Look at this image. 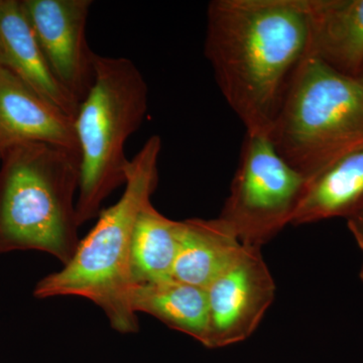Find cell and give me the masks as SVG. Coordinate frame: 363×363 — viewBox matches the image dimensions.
<instances>
[{
	"instance_id": "5",
	"label": "cell",
	"mask_w": 363,
	"mask_h": 363,
	"mask_svg": "<svg viewBox=\"0 0 363 363\" xmlns=\"http://www.w3.org/2000/svg\"><path fill=\"white\" fill-rule=\"evenodd\" d=\"M272 145L307 181L363 145V83L309 56L269 133Z\"/></svg>"
},
{
	"instance_id": "3",
	"label": "cell",
	"mask_w": 363,
	"mask_h": 363,
	"mask_svg": "<svg viewBox=\"0 0 363 363\" xmlns=\"http://www.w3.org/2000/svg\"><path fill=\"white\" fill-rule=\"evenodd\" d=\"M0 178V242L49 253L65 266L77 250L80 157L47 145L7 150Z\"/></svg>"
},
{
	"instance_id": "9",
	"label": "cell",
	"mask_w": 363,
	"mask_h": 363,
	"mask_svg": "<svg viewBox=\"0 0 363 363\" xmlns=\"http://www.w3.org/2000/svg\"><path fill=\"white\" fill-rule=\"evenodd\" d=\"M30 143L56 145L79 155L73 119L0 65V155Z\"/></svg>"
},
{
	"instance_id": "7",
	"label": "cell",
	"mask_w": 363,
	"mask_h": 363,
	"mask_svg": "<svg viewBox=\"0 0 363 363\" xmlns=\"http://www.w3.org/2000/svg\"><path fill=\"white\" fill-rule=\"evenodd\" d=\"M276 283L262 248L245 247L205 289L208 323L204 346L220 348L252 335L274 298Z\"/></svg>"
},
{
	"instance_id": "1",
	"label": "cell",
	"mask_w": 363,
	"mask_h": 363,
	"mask_svg": "<svg viewBox=\"0 0 363 363\" xmlns=\"http://www.w3.org/2000/svg\"><path fill=\"white\" fill-rule=\"evenodd\" d=\"M204 55L245 131L269 135L310 56L307 0H212Z\"/></svg>"
},
{
	"instance_id": "10",
	"label": "cell",
	"mask_w": 363,
	"mask_h": 363,
	"mask_svg": "<svg viewBox=\"0 0 363 363\" xmlns=\"http://www.w3.org/2000/svg\"><path fill=\"white\" fill-rule=\"evenodd\" d=\"M0 65L74 121L79 104L55 78L21 1L0 0Z\"/></svg>"
},
{
	"instance_id": "14",
	"label": "cell",
	"mask_w": 363,
	"mask_h": 363,
	"mask_svg": "<svg viewBox=\"0 0 363 363\" xmlns=\"http://www.w3.org/2000/svg\"><path fill=\"white\" fill-rule=\"evenodd\" d=\"M130 304L135 314H149L204 345L208 323L205 289L173 278L140 284L131 289Z\"/></svg>"
},
{
	"instance_id": "13",
	"label": "cell",
	"mask_w": 363,
	"mask_h": 363,
	"mask_svg": "<svg viewBox=\"0 0 363 363\" xmlns=\"http://www.w3.org/2000/svg\"><path fill=\"white\" fill-rule=\"evenodd\" d=\"M363 203V145L307 181L293 225L347 219Z\"/></svg>"
},
{
	"instance_id": "8",
	"label": "cell",
	"mask_w": 363,
	"mask_h": 363,
	"mask_svg": "<svg viewBox=\"0 0 363 363\" xmlns=\"http://www.w3.org/2000/svg\"><path fill=\"white\" fill-rule=\"evenodd\" d=\"M91 0H23V11L55 78L78 104L95 79L97 55L86 37Z\"/></svg>"
},
{
	"instance_id": "11",
	"label": "cell",
	"mask_w": 363,
	"mask_h": 363,
	"mask_svg": "<svg viewBox=\"0 0 363 363\" xmlns=\"http://www.w3.org/2000/svg\"><path fill=\"white\" fill-rule=\"evenodd\" d=\"M310 56L357 78L363 66V0H307Z\"/></svg>"
},
{
	"instance_id": "16",
	"label": "cell",
	"mask_w": 363,
	"mask_h": 363,
	"mask_svg": "<svg viewBox=\"0 0 363 363\" xmlns=\"http://www.w3.org/2000/svg\"><path fill=\"white\" fill-rule=\"evenodd\" d=\"M346 220H347L348 229L352 234L354 240L357 241L358 248L362 252V260L359 276L363 281V203L357 211L353 212Z\"/></svg>"
},
{
	"instance_id": "17",
	"label": "cell",
	"mask_w": 363,
	"mask_h": 363,
	"mask_svg": "<svg viewBox=\"0 0 363 363\" xmlns=\"http://www.w3.org/2000/svg\"><path fill=\"white\" fill-rule=\"evenodd\" d=\"M357 79H358V80H359L360 82L363 83V66L362 70H360L359 73H358Z\"/></svg>"
},
{
	"instance_id": "6",
	"label": "cell",
	"mask_w": 363,
	"mask_h": 363,
	"mask_svg": "<svg viewBox=\"0 0 363 363\" xmlns=\"http://www.w3.org/2000/svg\"><path fill=\"white\" fill-rule=\"evenodd\" d=\"M307 179L272 145L267 133H247L218 218L245 247H259L293 224Z\"/></svg>"
},
{
	"instance_id": "2",
	"label": "cell",
	"mask_w": 363,
	"mask_h": 363,
	"mask_svg": "<svg viewBox=\"0 0 363 363\" xmlns=\"http://www.w3.org/2000/svg\"><path fill=\"white\" fill-rule=\"evenodd\" d=\"M161 152V138L150 136L128 162L121 197L100 212L70 262L40 279L35 297L87 298L104 312L114 330H138V315L130 304L131 240L138 215L157 187Z\"/></svg>"
},
{
	"instance_id": "15",
	"label": "cell",
	"mask_w": 363,
	"mask_h": 363,
	"mask_svg": "<svg viewBox=\"0 0 363 363\" xmlns=\"http://www.w3.org/2000/svg\"><path fill=\"white\" fill-rule=\"evenodd\" d=\"M181 221L172 220L147 203L136 221L131 240L130 269L133 285L173 278Z\"/></svg>"
},
{
	"instance_id": "12",
	"label": "cell",
	"mask_w": 363,
	"mask_h": 363,
	"mask_svg": "<svg viewBox=\"0 0 363 363\" xmlns=\"http://www.w3.org/2000/svg\"><path fill=\"white\" fill-rule=\"evenodd\" d=\"M242 247L218 217L181 221L173 279L206 289L233 264Z\"/></svg>"
},
{
	"instance_id": "4",
	"label": "cell",
	"mask_w": 363,
	"mask_h": 363,
	"mask_svg": "<svg viewBox=\"0 0 363 363\" xmlns=\"http://www.w3.org/2000/svg\"><path fill=\"white\" fill-rule=\"evenodd\" d=\"M147 106L149 88L135 64L97 55L94 82L73 121L80 156L79 225L98 216L105 200L125 184V143L142 125Z\"/></svg>"
}]
</instances>
